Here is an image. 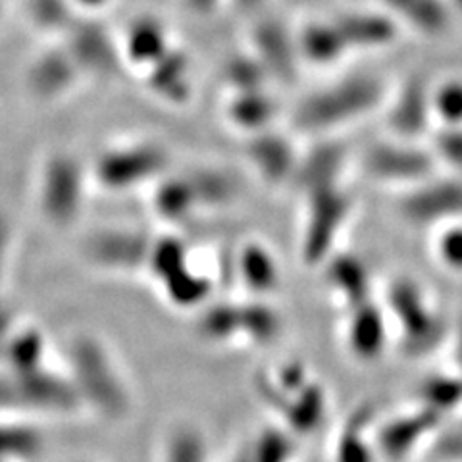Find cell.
<instances>
[{"instance_id": "1", "label": "cell", "mask_w": 462, "mask_h": 462, "mask_svg": "<svg viewBox=\"0 0 462 462\" xmlns=\"http://www.w3.org/2000/svg\"><path fill=\"white\" fill-rule=\"evenodd\" d=\"M66 374L74 383L83 411L110 422L124 420L134 411V389L105 339L78 334L66 349Z\"/></svg>"}, {"instance_id": "2", "label": "cell", "mask_w": 462, "mask_h": 462, "mask_svg": "<svg viewBox=\"0 0 462 462\" xmlns=\"http://www.w3.org/2000/svg\"><path fill=\"white\" fill-rule=\"evenodd\" d=\"M383 83L370 74H353L316 89L293 110V125L302 134H331L382 105Z\"/></svg>"}, {"instance_id": "3", "label": "cell", "mask_w": 462, "mask_h": 462, "mask_svg": "<svg viewBox=\"0 0 462 462\" xmlns=\"http://www.w3.org/2000/svg\"><path fill=\"white\" fill-rule=\"evenodd\" d=\"M83 411L66 370L49 365L10 372L0 368V412L16 416H66Z\"/></svg>"}, {"instance_id": "4", "label": "cell", "mask_w": 462, "mask_h": 462, "mask_svg": "<svg viewBox=\"0 0 462 462\" xmlns=\"http://www.w3.org/2000/svg\"><path fill=\"white\" fill-rule=\"evenodd\" d=\"M168 166L170 152L162 143L147 137L125 139L98 152L89 178L103 191L125 193L161 180Z\"/></svg>"}, {"instance_id": "5", "label": "cell", "mask_w": 462, "mask_h": 462, "mask_svg": "<svg viewBox=\"0 0 462 462\" xmlns=\"http://www.w3.org/2000/svg\"><path fill=\"white\" fill-rule=\"evenodd\" d=\"M89 170L76 154L66 151L49 152L37 171V208L54 227L74 226L85 207Z\"/></svg>"}, {"instance_id": "6", "label": "cell", "mask_w": 462, "mask_h": 462, "mask_svg": "<svg viewBox=\"0 0 462 462\" xmlns=\"http://www.w3.org/2000/svg\"><path fill=\"white\" fill-rule=\"evenodd\" d=\"M387 312L397 322L402 351L409 356H424L436 351L447 336V324L431 309L420 285L412 280H397L387 291Z\"/></svg>"}, {"instance_id": "7", "label": "cell", "mask_w": 462, "mask_h": 462, "mask_svg": "<svg viewBox=\"0 0 462 462\" xmlns=\"http://www.w3.org/2000/svg\"><path fill=\"white\" fill-rule=\"evenodd\" d=\"M353 212V199L343 185H328L307 193V214L300 231V256L309 266H322Z\"/></svg>"}, {"instance_id": "8", "label": "cell", "mask_w": 462, "mask_h": 462, "mask_svg": "<svg viewBox=\"0 0 462 462\" xmlns=\"http://www.w3.org/2000/svg\"><path fill=\"white\" fill-rule=\"evenodd\" d=\"M152 236L135 227H106L87 237L83 258L98 272L114 276L144 273L152 247Z\"/></svg>"}, {"instance_id": "9", "label": "cell", "mask_w": 462, "mask_h": 462, "mask_svg": "<svg viewBox=\"0 0 462 462\" xmlns=\"http://www.w3.org/2000/svg\"><path fill=\"white\" fill-rule=\"evenodd\" d=\"M404 222L420 227H441L462 220V181L431 176L409 187L399 200Z\"/></svg>"}, {"instance_id": "10", "label": "cell", "mask_w": 462, "mask_h": 462, "mask_svg": "<svg viewBox=\"0 0 462 462\" xmlns=\"http://www.w3.org/2000/svg\"><path fill=\"white\" fill-rule=\"evenodd\" d=\"M436 162L431 151L402 139L375 143L365 154V170L370 178L407 187L431 178Z\"/></svg>"}, {"instance_id": "11", "label": "cell", "mask_w": 462, "mask_h": 462, "mask_svg": "<svg viewBox=\"0 0 462 462\" xmlns=\"http://www.w3.org/2000/svg\"><path fill=\"white\" fill-rule=\"evenodd\" d=\"M83 71L68 49L45 51L29 66L27 89L42 103H56L76 89Z\"/></svg>"}, {"instance_id": "12", "label": "cell", "mask_w": 462, "mask_h": 462, "mask_svg": "<svg viewBox=\"0 0 462 462\" xmlns=\"http://www.w3.org/2000/svg\"><path fill=\"white\" fill-rule=\"evenodd\" d=\"M245 154H247L258 176L272 185L293 181L300 161L293 147V141L276 134L272 127L266 132L251 135L247 147H245Z\"/></svg>"}, {"instance_id": "13", "label": "cell", "mask_w": 462, "mask_h": 462, "mask_svg": "<svg viewBox=\"0 0 462 462\" xmlns=\"http://www.w3.org/2000/svg\"><path fill=\"white\" fill-rule=\"evenodd\" d=\"M387 122L397 139L402 141H416L430 132L433 122L431 89L424 79L416 78L401 87L389 106Z\"/></svg>"}, {"instance_id": "14", "label": "cell", "mask_w": 462, "mask_h": 462, "mask_svg": "<svg viewBox=\"0 0 462 462\" xmlns=\"http://www.w3.org/2000/svg\"><path fill=\"white\" fill-rule=\"evenodd\" d=\"M441 422V416L430 409L420 407L411 414H402L393 420L385 422L378 431L374 433L375 453L389 460L404 458L414 451V447L420 443L428 433L436 430Z\"/></svg>"}, {"instance_id": "15", "label": "cell", "mask_w": 462, "mask_h": 462, "mask_svg": "<svg viewBox=\"0 0 462 462\" xmlns=\"http://www.w3.org/2000/svg\"><path fill=\"white\" fill-rule=\"evenodd\" d=\"M345 328V341L353 356L365 363L380 358L387 345V316L385 309L374 300L358 305L351 310Z\"/></svg>"}, {"instance_id": "16", "label": "cell", "mask_w": 462, "mask_h": 462, "mask_svg": "<svg viewBox=\"0 0 462 462\" xmlns=\"http://www.w3.org/2000/svg\"><path fill=\"white\" fill-rule=\"evenodd\" d=\"M334 22L339 27L349 51L385 49L393 45L399 37V23L387 12H346Z\"/></svg>"}, {"instance_id": "17", "label": "cell", "mask_w": 462, "mask_h": 462, "mask_svg": "<svg viewBox=\"0 0 462 462\" xmlns=\"http://www.w3.org/2000/svg\"><path fill=\"white\" fill-rule=\"evenodd\" d=\"M68 51L85 74L110 76L118 69L122 56L105 29L98 25H71Z\"/></svg>"}, {"instance_id": "18", "label": "cell", "mask_w": 462, "mask_h": 462, "mask_svg": "<svg viewBox=\"0 0 462 462\" xmlns=\"http://www.w3.org/2000/svg\"><path fill=\"white\" fill-rule=\"evenodd\" d=\"M322 266L329 289L346 310L372 300L370 270L358 256L334 253Z\"/></svg>"}, {"instance_id": "19", "label": "cell", "mask_w": 462, "mask_h": 462, "mask_svg": "<svg viewBox=\"0 0 462 462\" xmlns=\"http://www.w3.org/2000/svg\"><path fill=\"white\" fill-rule=\"evenodd\" d=\"M47 451L37 418L0 414V462H35Z\"/></svg>"}, {"instance_id": "20", "label": "cell", "mask_w": 462, "mask_h": 462, "mask_svg": "<svg viewBox=\"0 0 462 462\" xmlns=\"http://www.w3.org/2000/svg\"><path fill=\"white\" fill-rule=\"evenodd\" d=\"M149 91L164 103L185 105L193 95L191 64L183 52L170 49L161 60L147 69Z\"/></svg>"}, {"instance_id": "21", "label": "cell", "mask_w": 462, "mask_h": 462, "mask_svg": "<svg viewBox=\"0 0 462 462\" xmlns=\"http://www.w3.org/2000/svg\"><path fill=\"white\" fill-rule=\"evenodd\" d=\"M276 412L282 418V426L291 431L295 438L310 436V433H314L326 420V389L320 383L310 380L305 387H300L297 393L289 395L276 409Z\"/></svg>"}, {"instance_id": "22", "label": "cell", "mask_w": 462, "mask_h": 462, "mask_svg": "<svg viewBox=\"0 0 462 462\" xmlns=\"http://www.w3.org/2000/svg\"><path fill=\"white\" fill-rule=\"evenodd\" d=\"M151 208L166 224H185L199 214V202L187 173H173L152 183Z\"/></svg>"}, {"instance_id": "23", "label": "cell", "mask_w": 462, "mask_h": 462, "mask_svg": "<svg viewBox=\"0 0 462 462\" xmlns=\"http://www.w3.org/2000/svg\"><path fill=\"white\" fill-rule=\"evenodd\" d=\"M236 272L239 282L256 297L273 293L282 282L278 256L272 253L268 245L260 241H249L243 245L236 256Z\"/></svg>"}, {"instance_id": "24", "label": "cell", "mask_w": 462, "mask_h": 462, "mask_svg": "<svg viewBox=\"0 0 462 462\" xmlns=\"http://www.w3.org/2000/svg\"><path fill=\"white\" fill-rule=\"evenodd\" d=\"M382 5L397 23L409 25L426 37H441L451 27L447 0H382Z\"/></svg>"}, {"instance_id": "25", "label": "cell", "mask_w": 462, "mask_h": 462, "mask_svg": "<svg viewBox=\"0 0 462 462\" xmlns=\"http://www.w3.org/2000/svg\"><path fill=\"white\" fill-rule=\"evenodd\" d=\"M156 462H214L205 430L191 420L171 422L158 443Z\"/></svg>"}, {"instance_id": "26", "label": "cell", "mask_w": 462, "mask_h": 462, "mask_svg": "<svg viewBox=\"0 0 462 462\" xmlns=\"http://www.w3.org/2000/svg\"><path fill=\"white\" fill-rule=\"evenodd\" d=\"M47 337L35 326L20 324L0 343V368L10 372L35 370L47 365Z\"/></svg>"}, {"instance_id": "27", "label": "cell", "mask_w": 462, "mask_h": 462, "mask_svg": "<svg viewBox=\"0 0 462 462\" xmlns=\"http://www.w3.org/2000/svg\"><path fill=\"white\" fill-rule=\"evenodd\" d=\"M278 116V103L264 89L237 91L231 93L226 106V120L237 132L256 135L272 127L273 118Z\"/></svg>"}, {"instance_id": "28", "label": "cell", "mask_w": 462, "mask_h": 462, "mask_svg": "<svg viewBox=\"0 0 462 462\" xmlns=\"http://www.w3.org/2000/svg\"><path fill=\"white\" fill-rule=\"evenodd\" d=\"M343 166V149L334 143H322L310 154L300 156L291 183H295L305 195L328 185H337L341 183Z\"/></svg>"}, {"instance_id": "29", "label": "cell", "mask_w": 462, "mask_h": 462, "mask_svg": "<svg viewBox=\"0 0 462 462\" xmlns=\"http://www.w3.org/2000/svg\"><path fill=\"white\" fill-rule=\"evenodd\" d=\"M297 52L314 66H331L349 52L336 22H312L295 39Z\"/></svg>"}, {"instance_id": "30", "label": "cell", "mask_w": 462, "mask_h": 462, "mask_svg": "<svg viewBox=\"0 0 462 462\" xmlns=\"http://www.w3.org/2000/svg\"><path fill=\"white\" fill-rule=\"evenodd\" d=\"M171 49L170 37L156 20H137L129 27L122 47V60L149 69Z\"/></svg>"}, {"instance_id": "31", "label": "cell", "mask_w": 462, "mask_h": 462, "mask_svg": "<svg viewBox=\"0 0 462 462\" xmlns=\"http://www.w3.org/2000/svg\"><path fill=\"white\" fill-rule=\"evenodd\" d=\"M195 191L199 210H220L231 207L239 195V183L234 173L218 166H200L187 171Z\"/></svg>"}, {"instance_id": "32", "label": "cell", "mask_w": 462, "mask_h": 462, "mask_svg": "<svg viewBox=\"0 0 462 462\" xmlns=\"http://www.w3.org/2000/svg\"><path fill=\"white\" fill-rule=\"evenodd\" d=\"M372 411L358 409L341 428L334 445V462H374L375 447L370 433Z\"/></svg>"}, {"instance_id": "33", "label": "cell", "mask_w": 462, "mask_h": 462, "mask_svg": "<svg viewBox=\"0 0 462 462\" xmlns=\"http://www.w3.org/2000/svg\"><path fill=\"white\" fill-rule=\"evenodd\" d=\"M283 329V320L276 309L264 300H253L249 305H239V336L245 341L264 346L278 341Z\"/></svg>"}, {"instance_id": "34", "label": "cell", "mask_w": 462, "mask_h": 462, "mask_svg": "<svg viewBox=\"0 0 462 462\" xmlns=\"http://www.w3.org/2000/svg\"><path fill=\"white\" fill-rule=\"evenodd\" d=\"M295 439L293 433L282 424H268L245 441V445H247L251 462H295Z\"/></svg>"}, {"instance_id": "35", "label": "cell", "mask_w": 462, "mask_h": 462, "mask_svg": "<svg viewBox=\"0 0 462 462\" xmlns=\"http://www.w3.org/2000/svg\"><path fill=\"white\" fill-rule=\"evenodd\" d=\"M258 45L263 47V54L258 58L263 66L268 71H278L283 79H291L299 58L295 39H289L280 25H270L260 33Z\"/></svg>"}, {"instance_id": "36", "label": "cell", "mask_w": 462, "mask_h": 462, "mask_svg": "<svg viewBox=\"0 0 462 462\" xmlns=\"http://www.w3.org/2000/svg\"><path fill=\"white\" fill-rule=\"evenodd\" d=\"M420 407L443 416L445 412L462 407V375L436 374L418 385Z\"/></svg>"}, {"instance_id": "37", "label": "cell", "mask_w": 462, "mask_h": 462, "mask_svg": "<svg viewBox=\"0 0 462 462\" xmlns=\"http://www.w3.org/2000/svg\"><path fill=\"white\" fill-rule=\"evenodd\" d=\"M200 336L212 343H231L239 337V305H220L210 307L200 316Z\"/></svg>"}, {"instance_id": "38", "label": "cell", "mask_w": 462, "mask_h": 462, "mask_svg": "<svg viewBox=\"0 0 462 462\" xmlns=\"http://www.w3.org/2000/svg\"><path fill=\"white\" fill-rule=\"evenodd\" d=\"M431 112L441 125H462V79H447L431 91Z\"/></svg>"}, {"instance_id": "39", "label": "cell", "mask_w": 462, "mask_h": 462, "mask_svg": "<svg viewBox=\"0 0 462 462\" xmlns=\"http://www.w3.org/2000/svg\"><path fill=\"white\" fill-rule=\"evenodd\" d=\"M268 69L263 66L258 58H237L227 66V83L231 93L237 91H256L264 89Z\"/></svg>"}, {"instance_id": "40", "label": "cell", "mask_w": 462, "mask_h": 462, "mask_svg": "<svg viewBox=\"0 0 462 462\" xmlns=\"http://www.w3.org/2000/svg\"><path fill=\"white\" fill-rule=\"evenodd\" d=\"M431 154L447 166L462 170V125H441L431 139Z\"/></svg>"}, {"instance_id": "41", "label": "cell", "mask_w": 462, "mask_h": 462, "mask_svg": "<svg viewBox=\"0 0 462 462\" xmlns=\"http://www.w3.org/2000/svg\"><path fill=\"white\" fill-rule=\"evenodd\" d=\"M436 254L445 268L462 273V220L439 227L436 237Z\"/></svg>"}, {"instance_id": "42", "label": "cell", "mask_w": 462, "mask_h": 462, "mask_svg": "<svg viewBox=\"0 0 462 462\" xmlns=\"http://www.w3.org/2000/svg\"><path fill=\"white\" fill-rule=\"evenodd\" d=\"M14 245H16V231H14L10 216L0 210V285L8 276Z\"/></svg>"}, {"instance_id": "43", "label": "cell", "mask_w": 462, "mask_h": 462, "mask_svg": "<svg viewBox=\"0 0 462 462\" xmlns=\"http://www.w3.org/2000/svg\"><path fill=\"white\" fill-rule=\"evenodd\" d=\"M18 326V318L16 312H14L8 305H5L3 300H0V343H3L10 331Z\"/></svg>"}, {"instance_id": "44", "label": "cell", "mask_w": 462, "mask_h": 462, "mask_svg": "<svg viewBox=\"0 0 462 462\" xmlns=\"http://www.w3.org/2000/svg\"><path fill=\"white\" fill-rule=\"evenodd\" d=\"M224 462H251L249 451H247V445H237L234 451H231Z\"/></svg>"}, {"instance_id": "45", "label": "cell", "mask_w": 462, "mask_h": 462, "mask_svg": "<svg viewBox=\"0 0 462 462\" xmlns=\"http://www.w3.org/2000/svg\"><path fill=\"white\" fill-rule=\"evenodd\" d=\"M455 356H457V363H458V372L462 375V320L458 322V328H457V337H455Z\"/></svg>"}, {"instance_id": "46", "label": "cell", "mask_w": 462, "mask_h": 462, "mask_svg": "<svg viewBox=\"0 0 462 462\" xmlns=\"http://www.w3.org/2000/svg\"><path fill=\"white\" fill-rule=\"evenodd\" d=\"M76 3H79V5L87 6V8H98V6H103L106 0H76Z\"/></svg>"}, {"instance_id": "47", "label": "cell", "mask_w": 462, "mask_h": 462, "mask_svg": "<svg viewBox=\"0 0 462 462\" xmlns=\"http://www.w3.org/2000/svg\"><path fill=\"white\" fill-rule=\"evenodd\" d=\"M447 5H449L451 10H457L460 16H462V0H449V3H447Z\"/></svg>"}, {"instance_id": "48", "label": "cell", "mask_w": 462, "mask_h": 462, "mask_svg": "<svg viewBox=\"0 0 462 462\" xmlns=\"http://www.w3.org/2000/svg\"><path fill=\"white\" fill-rule=\"evenodd\" d=\"M74 462H95V460H74Z\"/></svg>"}]
</instances>
